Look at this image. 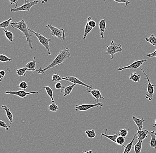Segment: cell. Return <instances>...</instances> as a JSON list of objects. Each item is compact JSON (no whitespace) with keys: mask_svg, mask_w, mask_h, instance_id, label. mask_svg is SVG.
Returning <instances> with one entry per match:
<instances>
[{"mask_svg":"<svg viewBox=\"0 0 156 153\" xmlns=\"http://www.w3.org/2000/svg\"><path fill=\"white\" fill-rule=\"evenodd\" d=\"M48 109H49V111L52 112H56L59 109L58 105L57 104L54 103L52 104H50L48 106Z\"/></svg>","mask_w":156,"mask_h":153,"instance_id":"1f68e13d","label":"cell"},{"mask_svg":"<svg viewBox=\"0 0 156 153\" xmlns=\"http://www.w3.org/2000/svg\"><path fill=\"white\" fill-rule=\"evenodd\" d=\"M107 128L106 130L105 133H102L101 135V137L104 136V137H105L106 138H107V139L111 140V141L113 142L116 143V139L118 138V136H119L120 135L118 131H116V133H115L114 135H107L106 134V132H107Z\"/></svg>","mask_w":156,"mask_h":153,"instance_id":"2e32d148","label":"cell"},{"mask_svg":"<svg viewBox=\"0 0 156 153\" xmlns=\"http://www.w3.org/2000/svg\"><path fill=\"white\" fill-rule=\"evenodd\" d=\"M10 25L13 28H16L21 31L26 38V41L28 43L31 50H32L33 48V42L32 40L28 30V27L26 23L25 22V20L22 19L21 21L18 22H11Z\"/></svg>","mask_w":156,"mask_h":153,"instance_id":"7a4b0ae2","label":"cell"},{"mask_svg":"<svg viewBox=\"0 0 156 153\" xmlns=\"http://www.w3.org/2000/svg\"><path fill=\"white\" fill-rule=\"evenodd\" d=\"M85 133L89 139H93V138H95L96 136V133L94 130H86Z\"/></svg>","mask_w":156,"mask_h":153,"instance_id":"f546056e","label":"cell"},{"mask_svg":"<svg viewBox=\"0 0 156 153\" xmlns=\"http://www.w3.org/2000/svg\"><path fill=\"white\" fill-rule=\"evenodd\" d=\"M10 2V5H13L16 4L15 8H17L18 6V0H8Z\"/></svg>","mask_w":156,"mask_h":153,"instance_id":"ab89813d","label":"cell"},{"mask_svg":"<svg viewBox=\"0 0 156 153\" xmlns=\"http://www.w3.org/2000/svg\"><path fill=\"white\" fill-rule=\"evenodd\" d=\"M143 142V141H138L137 143H135V144L133 145L135 153H141Z\"/></svg>","mask_w":156,"mask_h":153,"instance_id":"484cf974","label":"cell"},{"mask_svg":"<svg viewBox=\"0 0 156 153\" xmlns=\"http://www.w3.org/2000/svg\"><path fill=\"white\" fill-rule=\"evenodd\" d=\"M71 56L70 50L68 48H64L61 50L57 55L55 59L52 61L51 63L47 66L44 69H38L37 72L39 74H43L46 71H48L51 68H53L60 64L63 63L66 59Z\"/></svg>","mask_w":156,"mask_h":153,"instance_id":"6da1fadb","label":"cell"},{"mask_svg":"<svg viewBox=\"0 0 156 153\" xmlns=\"http://www.w3.org/2000/svg\"><path fill=\"white\" fill-rule=\"evenodd\" d=\"M136 136H137V134H135L134 135V136H133V139L128 144L127 146H126L125 147V149H124V152L123 153H130L131 152V150L133 146V142H134V140H135V139H136Z\"/></svg>","mask_w":156,"mask_h":153,"instance_id":"44dd1931","label":"cell"},{"mask_svg":"<svg viewBox=\"0 0 156 153\" xmlns=\"http://www.w3.org/2000/svg\"><path fill=\"white\" fill-rule=\"evenodd\" d=\"M62 80H65L68 81L67 77H63L59 76L57 73L53 74L52 77V82H59V81H62Z\"/></svg>","mask_w":156,"mask_h":153,"instance_id":"d4e9b609","label":"cell"},{"mask_svg":"<svg viewBox=\"0 0 156 153\" xmlns=\"http://www.w3.org/2000/svg\"><path fill=\"white\" fill-rule=\"evenodd\" d=\"M141 78V75L137 74L135 72L132 73L129 76L130 80L133 81L134 82H139Z\"/></svg>","mask_w":156,"mask_h":153,"instance_id":"7402d4cb","label":"cell"},{"mask_svg":"<svg viewBox=\"0 0 156 153\" xmlns=\"http://www.w3.org/2000/svg\"><path fill=\"white\" fill-rule=\"evenodd\" d=\"M55 88H56V89H57V90H58L62 89V85L61 83L58 82L56 83V85H55Z\"/></svg>","mask_w":156,"mask_h":153,"instance_id":"7bdbcfd3","label":"cell"},{"mask_svg":"<svg viewBox=\"0 0 156 153\" xmlns=\"http://www.w3.org/2000/svg\"><path fill=\"white\" fill-rule=\"evenodd\" d=\"M39 3V0H36L34 1H31L28 3H25L24 5L18 7L11 8L10 12H17L20 11H27L30 12V9L33 6L37 5Z\"/></svg>","mask_w":156,"mask_h":153,"instance_id":"52a82bcc","label":"cell"},{"mask_svg":"<svg viewBox=\"0 0 156 153\" xmlns=\"http://www.w3.org/2000/svg\"><path fill=\"white\" fill-rule=\"evenodd\" d=\"M93 28L87 23L86 24V26H85V33H84V35H83V39H86L87 38V36L92 31Z\"/></svg>","mask_w":156,"mask_h":153,"instance_id":"d6a6232c","label":"cell"},{"mask_svg":"<svg viewBox=\"0 0 156 153\" xmlns=\"http://www.w3.org/2000/svg\"><path fill=\"white\" fill-rule=\"evenodd\" d=\"M113 1H114L116 2H117V3H125L126 5L125 7H126L127 5L131 4V2L127 1V0H113Z\"/></svg>","mask_w":156,"mask_h":153,"instance_id":"f35d334b","label":"cell"},{"mask_svg":"<svg viewBox=\"0 0 156 153\" xmlns=\"http://www.w3.org/2000/svg\"><path fill=\"white\" fill-rule=\"evenodd\" d=\"M10 71V69L9 68H7L6 71H5L4 70H1L0 71V74H1L3 77H5V75H6V73L8 71Z\"/></svg>","mask_w":156,"mask_h":153,"instance_id":"b9f144b4","label":"cell"},{"mask_svg":"<svg viewBox=\"0 0 156 153\" xmlns=\"http://www.w3.org/2000/svg\"><path fill=\"white\" fill-rule=\"evenodd\" d=\"M17 87H19L20 89H22V90H26L27 88L28 87V85L27 83L26 82H21L20 83L19 85L18 86H17Z\"/></svg>","mask_w":156,"mask_h":153,"instance_id":"8d00e7d4","label":"cell"},{"mask_svg":"<svg viewBox=\"0 0 156 153\" xmlns=\"http://www.w3.org/2000/svg\"><path fill=\"white\" fill-rule=\"evenodd\" d=\"M119 133L120 136L126 138L128 135V131L126 129H123L120 130L119 131Z\"/></svg>","mask_w":156,"mask_h":153,"instance_id":"d590c367","label":"cell"},{"mask_svg":"<svg viewBox=\"0 0 156 153\" xmlns=\"http://www.w3.org/2000/svg\"><path fill=\"white\" fill-rule=\"evenodd\" d=\"M76 84H73L72 85H69V86H67V87H63L60 92H61L64 91V96L65 97L67 96L68 95H69L71 93L73 88L76 86Z\"/></svg>","mask_w":156,"mask_h":153,"instance_id":"e0dca14e","label":"cell"},{"mask_svg":"<svg viewBox=\"0 0 156 153\" xmlns=\"http://www.w3.org/2000/svg\"><path fill=\"white\" fill-rule=\"evenodd\" d=\"M2 80H3V79H0V82H2Z\"/></svg>","mask_w":156,"mask_h":153,"instance_id":"f907efd6","label":"cell"},{"mask_svg":"<svg viewBox=\"0 0 156 153\" xmlns=\"http://www.w3.org/2000/svg\"><path fill=\"white\" fill-rule=\"evenodd\" d=\"M147 57H149V58H152V57H156V49L153 52L147 54Z\"/></svg>","mask_w":156,"mask_h":153,"instance_id":"60d3db41","label":"cell"},{"mask_svg":"<svg viewBox=\"0 0 156 153\" xmlns=\"http://www.w3.org/2000/svg\"><path fill=\"white\" fill-rule=\"evenodd\" d=\"M29 1V0H25V3H28V1Z\"/></svg>","mask_w":156,"mask_h":153,"instance_id":"c3c4849f","label":"cell"},{"mask_svg":"<svg viewBox=\"0 0 156 153\" xmlns=\"http://www.w3.org/2000/svg\"><path fill=\"white\" fill-rule=\"evenodd\" d=\"M103 106V104L102 102H98L97 103L93 104H83L81 105H76L75 107L76 111H84L88 110L90 109L95 107H100L101 108Z\"/></svg>","mask_w":156,"mask_h":153,"instance_id":"ba28073f","label":"cell"},{"mask_svg":"<svg viewBox=\"0 0 156 153\" xmlns=\"http://www.w3.org/2000/svg\"><path fill=\"white\" fill-rule=\"evenodd\" d=\"M80 153H93V151L91 150H86L85 151H82V152H80Z\"/></svg>","mask_w":156,"mask_h":153,"instance_id":"ee69618b","label":"cell"},{"mask_svg":"<svg viewBox=\"0 0 156 153\" xmlns=\"http://www.w3.org/2000/svg\"><path fill=\"white\" fill-rule=\"evenodd\" d=\"M27 71H31L26 67H25L24 68H19V69H18L16 71V73L19 76H20V77H22V76L26 77L27 76L26 72Z\"/></svg>","mask_w":156,"mask_h":153,"instance_id":"cb8c5ba5","label":"cell"},{"mask_svg":"<svg viewBox=\"0 0 156 153\" xmlns=\"http://www.w3.org/2000/svg\"><path fill=\"white\" fill-rule=\"evenodd\" d=\"M145 40L147 42H149L151 44L156 47V37L153 34H152L150 36L146 37L145 38Z\"/></svg>","mask_w":156,"mask_h":153,"instance_id":"4316f807","label":"cell"},{"mask_svg":"<svg viewBox=\"0 0 156 153\" xmlns=\"http://www.w3.org/2000/svg\"><path fill=\"white\" fill-rule=\"evenodd\" d=\"M152 127H153V128H156V119H155V123L153 124V126H152Z\"/></svg>","mask_w":156,"mask_h":153,"instance_id":"bcb514c9","label":"cell"},{"mask_svg":"<svg viewBox=\"0 0 156 153\" xmlns=\"http://www.w3.org/2000/svg\"><path fill=\"white\" fill-rule=\"evenodd\" d=\"M87 90L92 95L95 102H98V100L100 99L104 100V97L102 96L100 91L98 89H95L93 90H89L88 89Z\"/></svg>","mask_w":156,"mask_h":153,"instance_id":"7c38bea8","label":"cell"},{"mask_svg":"<svg viewBox=\"0 0 156 153\" xmlns=\"http://www.w3.org/2000/svg\"><path fill=\"white\" fill-rule=\"evenodd\" d=\"M13 59L9 58L4 54H0V62L2 63H6L7 62H12Z\"/></svg>","mask_w":156,"mask_h":153,"instance_id":"836d02e7","label":"cell"},{"mask_svg":"<svg viewBox=\"0 0 156 153\" xmlns=\"http://www.w3.org/2000/svg\"><path fill=\"white\" fill-rule=\"evenodd\" d=\"M0 127L4 128L6 130H8L10 128V126H8L5 122L0 120Z\"/></svg>","mask_w":156,"mask_h":153,"instance_id":"74e56055","label":"cell"},{"mask_svg":"<svg viewBox=\"0 0 156 153\" xmlns=\"http://www.w3.org/2000/svg\"><path fill=\"white\" fill-rule=\"evenodd\" d=\"M4 78L1 74H0V79H4Z\"/></svg>","mask_w":156,"mask_h":153,"instance_id":"7dc6e473","label":"cell"},{"mask_svg":"<svg viewBox=\"0 0 156 153\" xmlns=\"http://www.w3.org/2000/svg\"><path fill=\"white\" fill-rule=\"evenodd\" d=\"M87 23H88L89 25L91 27H92V28H94V27H95L96 26V23L95 21L93 20L92 19V18L90 16L88 17V22Z\"/></svg>","mask_w":156,"mask_h":153,"instance_id":"e575fe53","label":"cell"},{"mask_svg":"<svg viewBox=\"0 0 156 153\" xmlns=\"http://www.w3.org/2000/svg\"><path fill=\"white\" fill-rule=\"evenodd\" d=\"M44 88L45 90L46 91L47 93L48 94V96L50 97L52 103H55V100H54V97H53V90H52L50 86H47L44 87Z\"/></svg>","mask_w":156,"mask_h":153,"instance_id":"603a6c76","label":"cell"},{"mask_svg":"<svg viewBox=\"0 0 156 153\" xmlns=\"http://www.w3.org/2000/svg\"><path fill=\"white\" fill-rule=\"evenodd\" d=\"M149 133H150L149 131L146 129L141 130H138L136 134H137V136H138V141H143L147 138Z\"/></svg>","mask_w":156,"mask_h":153,"instance_id":"4fadbf2b","label":"cell"},{"mask_svg":"<svg viewBox=\"0 0 156 153\" xmlns=\"http://www.w3.org/2000/svg\"><path fill=\"white\" fill-rule=\"evenodd\" d=\"M1 109L5 110L6 112V115L7 116L9 120V122H10V124H9V126H10L11 123L13 122V113L11 112V111L9 109V108L6 105H2L1 107Z\"/></svg>","mask_w":156,"mask_h":153,"instance_id":"9a60e30c","label":"cell"},{"mask_svg":"<svg viewBox=\"0 0 156 153\" xmlns=\"http://www.w3.org/2000/svg\"><path fill=\"white\" fill-rule=\"evenodd\" d=\"M39 92H26L24 91V90H19L18 91H6L5 92V93L6 94H12V95H14L17 96L21 98H24L27 96V95H30V94H35V93H38Z\"/></svg>","mask_w":156,"mask_h":153,"instance_id":"9c48e42d","label":"cell"},{"mask_svg":"<svg viewBox=\"0 0 156 153\" xmlns=\"http://www.w3.org/2000/svg\"><path fill=\"white\" fill-rule=\"evenodd\" d=\"M4 32L7 39L10 42H13L14 39V35L13 33L8 30H5V29H4Z\"/></svg>","mask_w":156,"mask_h":153,"instance_id":"83f0119b","label":"cell"},{"mask_svg":"<svg viewBox=\"0 0 156 153\" xmlns=\"http://www.w3.org/2000/svg\"><path fill=\"white\" fill-rule=\"evenodd\" d=\"M13 19L12 18H9L8 20L3 21L0 24V28H6L9 26L11 24Z\"/></svg>","mask_w":156,"mask_h":153,"instance_id":"f1b7e54d","label":"cell"},{"mask_svg":"<svg viewBox=\"0 0 156 153\" xmlns=\"http://www.w3.org/2000/svg\"><path fill=\"white\" fill-rule=\"evenodd\" d=\"M68 81L67 82H70L73 84H76V85H83V86H85L87 87V88H89L90 90H91L92 89V86L89 85L87 84L84 83L83 82L81 81L80 80H79L78 78L75 77L71 76V77H67Z\"/></svg>","mask_w":156,"mask_h":153,"instance_id":"8fae6325","label":"cell"},{"mask_svg":"<svg viewBox=\"0 0 156 153\" xmlns=\"http://www.w3.org/2000/svg\"><path fill=\"white\" fill-rule=\"evenodd\" d=\"M99 27L100 29V33L101 38L103 39L104 38V32L105 31H107L106 29V22L105 19L102 20L99 22Z\"/></svg>","mask_w":156,"mask_h":153,"instance_id":"5bb4252c","label":"cell"},{"mask_svg":"<svg viewBox=\"0 0 156 153\" xmlns=\"http://www.w3.org/2000/svg\"><path fill=\"white\" fill-rule=\"evenodd\" d=\"M149 134L151 136V140L150 141V146L152 148L156 149V136L154 135V131H152Z\"/></svg>","mask_w":156,"mask_h":153,"instance_id":"ffe728a7","label":"cell"},{"mask_svg":"<svg viewBox=\"0 0 156 153\" xmlns=\"http://www.w3.org/2000/svg\"><path fill=\"white\" fill-rule=\"evenodd\" d=\"M36 63L37 62L36 61V58L34 57L33 58V61L28 63L25 67H26L28 69H29L30 71H32L37 72L38 69H36Z\"/></svg>","mask_w":156,"mask_h":153,"instance_id":"ac0fdd59","label":"cell"},{"mask_svg":"<svg viewBox=\"0 0 156 153\" xmlns=\"http://www.w3.org/2000/svg\"><path fill=\"white\" fill-rule=\"evenodd\" d=\"M107 49L105 51L106 55L110 54L112 56L111 59H113L115 54L121 53L122 51V47L120 44H116L113 40H112L110 46L107 45Z\"/></svg>","mask_w":156,"mask_h":153,"instance_id":"5b68a950","label":"cell"},{"mask_svg":"<svg viewBox=\"0 0 156 153\" xmlns=\"http://www.w3.org/2000/svg\"><path fill=\"white\" fill-rule=\"evenodd\" d=\"M125 137H122L121 136H118V138L116 139V143L119 146H122L123 147H125L126 146L124 145V142L125 141Z\"/></svg>","mask_w":156,"mask_h":153,"instance_id":"4dcf8cb0","label":"cell"},{"mask_svg":"<svg viewBox=\"0 0 156 153\" xmlns=\"http://www.w3.org/2000/svg\"><path fill=\"white\" fill-rule=\"evenodd\" d=\"M147 60L145 59H142V60H138V61H135L133 62L132 63L130 64L128 66H125V67H122V68H119L118 70L119 71H122V70H126L129 69H138L141 67L143 64L145 62H146Z\"/></svg>","mask_w":156,"mask_h":153,"instance_id":"30bf717a","label":"cell"},{"mask_svg":"<svg viewBox=\"0 0 156 153\" xmlns=\"http://www.w3.org/2000/svg\"><path fill=\"white\" fill-rule=\"evenodd\" d=\"M140 70L143 72V74L145 76V78L148 81V87H147V92L145 96V99H147L149 101H152L153 98V95L154 93V87L155 85H153L151 83L149 79V76L145 73V71L143 68H140Z\"/></svg>","mask_w":156,"mask_h":153,"instance_id":"8992f818","label":"cell"},{"mask_svg":"<svg viewBox=\"0 0 156 153\" xmlns=\"http://www.w3.org/2000/svg\"><path fill=\"white\" fill-rule=\"evenodd\" d=\"M132 119L134 122L135 123V124L137 125V127L138 128V130H141L143 129V123L145 121V119H138V118H137V117L134 116H132Z\"/></svg>","mask_w":156,"mask_h":153,"instance_id":"d6986e66","label":"cell"},{"mask_svg":"<svg viewBox=\"0 0 156 153\" xmlns=\"http://www.w3.org/2000/svg\"><path fill=\"white\" fill-rule=\"evenodd\" d=\"M154 135H155V136H156V132H155V131H154Z\"/></svg>","mask_w":156,"mask_h":153,"instance_id":"681fc988","label":"cell"},{"mask_svg":"<svg viewBox=\"0 0 156 153\" xmlns=\"http://www.w3.org/2000/svg\"><path fill=\"white\" fill-rule=\"evenodd\" d=\"M40 2L43 4H45V3H47L48 2V0H40Z\"/></svg>","mask_w":156,"mask_h":153,"instance_id":"f6af8a7d","label":"cell"},{"mask_svg":"<svg viewBox=\"0 0 156 153\" xmlns=\"http://www.w3.org/2000/svg\"><path fill=\"white\" fill-rule=\"evenodd\" d=\"M28 30L30 32L34 34L37 36L39 41L40 43L48 51L49 55H51L52 53L51 52L50 48L49 46V42L51 41V39H48V38H46L45 37L43 36V35L40 34L37 32H35V31L30 29V28H28Z\"/></svg>","mask_w":156,"mask_h":153,"instance_id":"277c9868","label":"cell"},{"mask_svg":"<svg viewBox=\"0 0 156 153\" xmlns=\"http://www.w3.org/2000/svg\"><path fill=\"white\" fill-rule=\"evenodd\" d=\"M49 27V29L47 30L44 33L48 31H51V35L58 38L62 41H64L66 39L65 30L64 29H59L51 25H48L46 26L45 28Z\"/></svg>","mask_w":156,"mask_h":153,"instance_id":"3957f363","label":"cell"}]
</instances>
